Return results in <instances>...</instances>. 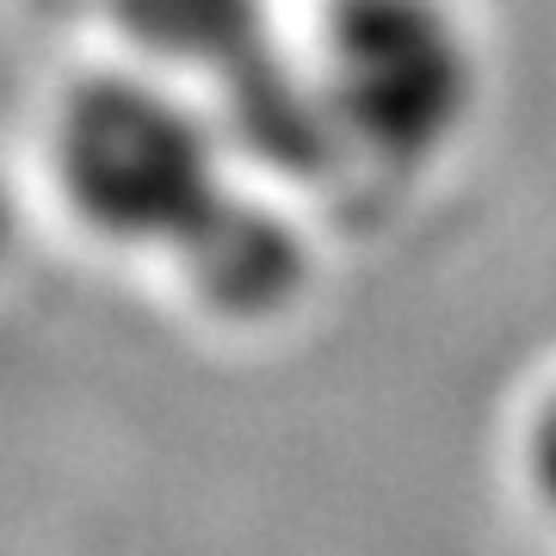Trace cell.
<instances>
[{
	"mask_svg": "<svg viewBox=\"0 0 556 556\" xmlns=\"http://www.w3.org/2000/svg\"><path fill=\"white\" fill-rule=\"evenodd\" d=\"M112 13L137 50L192 68L217 93L285 56L273 43L266 0H112Z\"/></svg>",
	"mask_w": 556,
	"mask_h": 556,
	"instance_id": "cell-3",
	"label": "cell"
},
{
	"mask_svg": "<svg viewBox=\"0 0 556 556\" xmlns=\"http://www.w3.org/2000/svg\"><path fill=\"white\" fill-rule=\"evenodd\" d=\"M316 80L340 137L415 167L464 130L477 56L445 0H334Z\"/></svg>",
	"mask_w": 556,
	"mask_h": 556,
	"instance_id": "cell-2",
	"label": "cell"
},
{
	"mask_svg": "<svg viewBox=\"0 0 556 556\" xmlns=\"http://www.w3.org/2000/svg\"><path fill=\"white\" fill-rule=\"evenodd\" d=\"M13 229H20V211H13V192L0 186V260H7V248H13Z\"/></svg>",
	"mask_w": 556,
	"mask_h": 556,
	"instance_id": "cell-5",
	"label": "cell"
},
{
	"mask_svg": "<svg viewBox=\"0 0 556 556\" xmlns=\"http://www.w3.org/2000/svg\"><path fill=\"white\" fill-rule=\"evenodd\" d=\"M56 174L87 229L174 254L199 291L229 273L266 223V204L223 179L217 130L149 80H80L56 118Z\"/></svg>",
	"mask_w": 556,
	"mask_h": 556,
	"instance_id": "cell-1",
	"label": "cell"
},
{
	"mask_svg": "<svg viewBox=\"0 0 556 556\" xmlns=\"http://www.w3.org/2000/svg\"><path fill=\"white\" fill-rule=\"evenodd\" d=\"M526 470H532L538 495L556 507V408L532 427V439H526Z\"/></svg>",
	"mask_w": 556,
	"mask_h": 556,
	"instance_id": "cell-4",
	"label": "cell"
}]
</instances>
